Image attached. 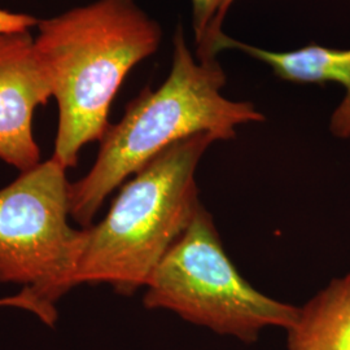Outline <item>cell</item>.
<instances>
[{"mask_svg": "<svg viewBox=\"0 0 350 350\" xmlns=\"http://www.w3.org/2000/svg\"><path fill=\"white\" fill-rule=\"evenodd\" d=\"M37 26L34 51L59 109L52 157L69 169L104 137L118 90L157 52L163 29L134 0H96Z\"/></svg>", "mask_w": 350, "mask_h": 350, "instance_id": "6da1fadb", "label": "cell"}, {"mask_svg": "<svg viewBox=\"0 0 350 350\" xmlns=\"http://www.w3.org/2000/svg\"><path fill=\"white\" fill-rule=\"evenodd\" d=\"M226 82L217 57L198 60L183 26L178 25L167 78L160 88H146L129 103L124 117L101 138L90 172L70 183V217L75 222L90 227L116 188L175 143L198 134L231 140L238 126L265 121L253 103L227 99L222 94Z\"/></svg>", "mask_w": 350, "mask_h": 350, "instance_id": "7a4b0ae2", "label": "cell"}, {"mask_svg": "<svg viewBox=\"0 0 350 350\" xmlns=\"http://www.w3.org/2000/svg\"><path fill=\"white\" fill-rule=\"evenodd\" d=\"M214 142L209 134L183 139L127 180L105 218L86 227L75 287L105 283L122 295L146 288L202 206L195 175Z\"/></svg>", "mask_w": 350, "mask_h": 350, "instance_id": "3957f363", "label": "cell"}, {"mask_svg": "<svg viewBox=\"0 0 350 350\" xmlns=\"http://www.w3.org/2000/svg\"><path fill=\"white\" fill-rule=\"evenodd\" d=\"M143 304L245 344H254L267 327L288 329L299 313L239 274L204 206L153 271Z\"/></svg>", "mask_w": 350, "mask_h": 350, "instance_id": "277c9868", "label": "cell"}, {"mask_svg": "<svg viewBox=\"0 0 350 350\" xmlns=\"http://www.w3.org/2000/svg\"><path fill=\"white\" fill-rule=\"evenodd\" d=\"M66 167L53 157L0 189V283L23 284L44 306L75 287L86 238L70 215Z\"/></svg>", "mask_w": 350, "mask_h": 350, "instance_id": "5b68a950", "label": "cell"}, {"mask_svg": "<svg viewBox=\"0 0 350 350\" xmlns=\"http://www.w3.org/2000/svg\"><path fill=\"white\" fill-rule=\"evenodd\" d=\"M52 98L29 31L0 33V160L21 173L40 163L34 112Z\"/></svg>", "mask_w": 350, "mask_h": 350, "instance_id": "8992f818", "label": "cell"}, {"mask_svg": "<svg viewBox=\"0 0 350 350\" xmlns=\"http://www.w3.org/2000/svg\"><path fill=\"white\" fill-rule=\"evenodd\" d=\"M238 50L266 64L273 73L292 83L325 85L336 82L345 96L332 113L329 130L336 138L350 139V50L328 49L310 43L292 51H270L225 36L219 52Z\"/></svg>", "mask_w": 350, "mask_h": 350, "instance_id": "52a82bcc", "label": "cell"}, {"mask_svg": "<svg viewBox=\"0 0 350 350\" xmlns=\"http://www.w3.org/2000/svg\"><path fill=\"white\" fill-rule=\"evenodd\" d=\"M287 332L288 350H350V273L299 308Z\"/></svg>", "mask_w": 350, "mask_h": 350, "instance_id": "ba28073f", "label": "cell"}, {"mask_svg": "<svg viewBox=\"0 0 350 350\" xmlns=\"http://www.w3.org/2000/svg\"><path fill=\"white\" fill-rule=\"evenodd\" d=\"M235 0H191L192 26L195 37V56L198 60L215 59L226 34V14Z\"/></svg>", "mask_w": 350, "mask_h": 350, "instance_id": "9c48e42d", "label": "cell"}, {"mask_svg": "<svg viewBox=\"0 0 350 350\" xmlns=\"http://www.w3.org/2000/svg\"><path fill=\"white\" fill-rule=\"evenodd\" d=\"M1 306H13V308H20V309L29 310L30 313L36 314L46 325H55V322L57 319L56 312H53V310L49 309L47 306H44L29 289H25V288L18 295L0 299V308Z\"/></svg>", "mask_w": 350, "mask_h": 350, "instance_id": "30bf717a", "label": "cell"}, {"mask_svg": "<svg viewBox=\"0 0 350 350\" xmlns=\"http://www.w3.org/2000/svg\"><path fill=\"white\" fill-rule=\"evenodd\" d=\"M37 17L27 13L12 12L0 8V33L29 31L38 25Z\"/></svg>", "mask_w": 350, "mask_h": 350, "instance_id": "8fae6325", "label": "cell"}]
</instances>
